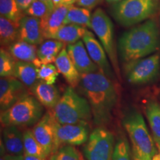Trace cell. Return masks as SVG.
<instances>
[{
    "label": "cell",
    "mask_w": 160,
    "mask_h": 160,
    "mask_svg": "<svg viewBox=\"0 0 160 160\" xmlns=\"http://www.w3.org/2000/svg\"><path fill=\"white\" fill-rule=\"evenodd\" d=\"M78 87L90 104L93 122L99 126L110 122L118 102L114 80L99 71L84 73Z\"/></svg>",
    "instance_id": "cell-1"
},
{
    "label": "cell",
    "mask_w": 160,
    "mask_h": 160,
    "mask_svg": "<svg viewBox=\"0 0 160 160\" xmlns=\"http://www.w3.org/2000/svg\"><path fill=\"white\" fill-rule=\"evenodd\" d=\"M160 47V31L154 19H148L125 32L118 42V52L123 62L142 59Z\"/></svg>",
    "instance_id": "cell-2"
},
{
    "label": "cell",
    "mask_w": 160,
    "mask_h": 160,
    "mask_svg": "<svg viewBox=\"0 0 160 160\" xmlns=\"http://www.w3.org/2000/svg\"><path fill=\"white\" fill-rule=\"evenodd\" d=\"M52 113L61 125L87 123L91 121L93 115L91 106L86 98L78 94L73 88H66Z\"/></svg>",
    "instance_id": "cell-3"
},
{
    "label": "cell",
    "mask_w": 160,
    "mask_h": 160,
    "mask_svg": "<svg viewBox=\"0 0 160 160\" xmlns=\"http://www.w3.org/2000/svg\"><path fill=\"white\" fill-rule=\"evenodd\" d=\"M122 125L131 140L132 152L146 160H152L158 151L142 115L135 110L128 112L122 119Z\"/></svg>",
    "instance_id": "cell-4"
},
{
    "label": "cell",
    "mask_w": 160,
    "mask_h": 160,
    "mask_svg": "<svg viewBox=\"0 0 160 160\" xmlns=\"http://www.w3.org/2000/svg\"><path fill=\"white\" fill-rule=\"evenodd\" d=\"M159 0H122L112 6V14L124 27L138 25L147 21L157 13Z\"/></svg>",
    "instance_id": "cell-5"
},
{
    "label": "cell",
    "mask_w": 160,
    "mask_h": 160,
    "mask_svg": "<svg viewBox=\"0 0 160 160\" xmlns=\"http://www.w3.org/2000/svg\"><path fill=\"white\" fill-rule=\"evenodd\" d=\"M42 115L43 106L33 96L28 95L1 112L0 120L4 126L29 127L35 125Z\"/></svg>",
    "instance_id": "cell-6"
},
{
    "label": "cell",
    "mask_w": 160,
    "mask_h": 160,
    "mask_svg": "<svg viewBox=\"0 0 160 160\" xmlns=\"http://www.w3.org/2000/svg\"><path fill=\"white\" fill-rule=\"evenodd\" d=\"M91 29L99 39L107 53L116 77L121 79V73L114 39L113 25L110 17L102 8L92 13Z\"/></svg>",
    "instance_id": "cell-7"
},
{
    "label": "cell",
    "mask_w": 160,
    "mask_h": 160,
    "mask_svg": "<svg viewBox=\"0 0 160 160\" xmlns=\"http://www.w3.org/2000/svg\"><path fill=\"white\" fill-rule=\"evenodd\" d=\"M125 74L131 85H145L158 77L160 71V56L154 53L125 64Z\"/></svg>",
    "instance_id": "cell-8"
},
{
    "label": "cell",
    "mask_w": 160,
    "mask_h": 160,
    "mask_svg": "<svg viewBox=\"0 0 160 160\" xmlns=\"http://www.w3.org/2000/svg\"><path fill=\"white\" fill-rule=\"evenodd\" d=\"M113 133L103 126H99L90 133L83 148L87 160H112L115 146Z\"/></svg>",
    "instance_id": "cell-9"
},
{
    "label": "cell",
    "mask_w": 160,
    "mask_h": 160,
    "mask_svg": "<svg viewBox=\"0 0 160 160\" xmlns=\"http://www.w3.org/2000/svg\"><path fill=\"white\" fill-rule=\"evenodd\" d=\"M88 125V124L87 123L61 125L57 121L53 153L62 146H79L87 142L90 136L89 128Z\"/></svg>",
    "instance_id": "cell-10"
},
{
    "label": "cell",
    "mask_w": 160,
    "mask_h": 160,
    "mask_svg": "<svg viewBox=\"0 0 160 160\" xmlns=\"http://www.w3.org/2000/svg\"><path fill=\"white\" fill-rule=\"evenodd\" d=\"M30 95L28 87L14 77L0 79V110L5 111Z\"/></svg>",
    "instance_id": "cell-11"
},
{
    "label": "cell",
    "mask_w": 160,
    "mask_h": 160,
    "mask_svg": "<svg viewBox=\"0 0 160 160\" xmlns=\"http://www.w3.org/2000/svg\"><path fill=\"white\" fill-rule=\"evenodd\" d=\"M57 120L53 113L48 112L33 127L32 132L48 157L53 153L55 145V127Z\"/></svg>",
    "instance_id": "cell-12"
},
{
    "label": "cell",
    "mask_w": 160,
    "mask_h": 160,
    "mask_svg": "<svg viewBox=\"0 0 160 160\" xmlns=\"http://www.w3.org/2000/svg\"><path fill=\"white\" fill-rule=\"evenodd\" d=\"M82 41L85 44L90 57L97 65L99 71L106 77L115 81V77H117L112 71V65L110 63L107 53L100 42L98 41L97 38L95 37L94 34L88 30L82 38Z\"/></svg>",
    "instance_id": "cell-13"
},
{
    "label": "cell",
    "mask_w": 160,
    "mask_h": 160,
    "mask_svg": "<svg viewBox=\"0 0 160 160\" xmlns=\"http://www.w3.org/2000/svg\"><path fill=\"white\" fill-rule=\"evenodd\" d=\"M67 51L80 74L99 71L97 65L90 57L83 41L67 45Z\"/></svg>",
    "instance_id": "cell-14"
},
{
    "label": "cell",
    "mask_w": 160,
    "mask_h": 160,
    "mask_svg": "<svg viewBox=\"0 0 160 160\" xmlns=\"http://www.w3.org/2000/svg\"><path fill=\"white\" fill-rule=\"evenodd\" d=\"M71 5L61 4L41 19L42 31L45 39H53L58 31L66 25V17Z\"/></svg>",
    "instance_id": "cell-15"
},
{
    "label": "cell",
    "mask_w": 160,
    "mask_h": 160,
    "mask_svg": "<svg viewBox=\"0 0 160 160\" xmlns=\"http://www.w3.org/2000/svg\"><path fill=\"white\" fill-rule=\"evenodd\" d=\"M19 40L32 45H39L44 42L41 19L24 15L19 25Z\"/></svg>",
    "instance_id": "cell-16"
},
{
    "label": "cell",
    "mask_w": 160,
    "mask_h": 160,
    "mask_svg": "<svg viewBox=\"0 0 160 160\" xmlns=\"http://www.w3.org/2000/svg\"><path fill=\"white\" fill-rule=\"evenodd\" d=\"M23 133L17 126H4L1 142L8 154L14 157L25 155Z\"/></svg>",
    "instance_id": "cell-17"
},
{
    "label": "cell",
    "mask_w": 160,
    "mask_h": 160,
    "mask_svg": "<svg viewBox=\"0 0 160 160\" xmlns=\"http://www.w3.org/2000/svg\"><path fill=\"white\" fill-rule=\"evenodd\" d=\"M55 65L59 73L62 75L68 85L73 88L79 86L81 74L70 58L65 48L62 50L55 61Z\"/></svg>",
    "instance_id": "cell-18"
},
{
    "label": "cell",
    "mask_w": 160,
    "mask_h": 160,
    "mask_svg": "<svg viewBox=\"0 0 160 160\" xmlns=\"http://www.w3.org/2000/svg\"><path fill=\"white\" fill-rule=\"evenodd\" d=\"M30 90L41 105L49 109L54 108L61 98L59 90L54 85H49L40 80Z\"/></svg>",
    "instance_id": "cell-19"
},
{
    "label": "cell",
    "mask_w": 160,
    "mask_h": 160,
    "mask_svg": "<svg viewBox=\"0 0 160 160\" xmlns=\"http://www.w3.org/2000/svg\"><path fill=\"white\" fill-rule=\"evenodd\" d=\"M65 46V44L59 40L46 39L37 48V59L33 64L37 68L44 64H53Z\"/></svg>",
    "instance_id": "cell-20"
},
{
    "label": "cell",
    "mask_w": 160,
    "mask_h": 160,
    "mask_svg": "<svg viewBox=\"0 0 160 160\" xmlns=\"http://www.w3.org/2000/svg\"><path fill=\"white\" fill-rule=\"evenodd\" d=\"M6 50L17 61L34 63L37 59V45L25 42L22 40H17Z\"/></svg>",
    "instance_id": "cell-21"
},
{
    "label": "cell",
    "mask_w": 160,
    "mask_h": 160,
    "mask_svg": "<svg viewBox=\"0 0 160 160\" xmlns=\"http://www.w3.org/2000/svg\"><path fill=\"white\" fill-rule=\"evenodd\" d=\"M13 77L30 89L38 82L37 68L33 63L17 61Z\"/></svg>",
    "instance_id": "cell-22"
},
{
    "label": "cell",
    "mask_w": 160,
    "mask_h": 160,
    "mask_svg": "<svg viewBox=\"0 0 160 160\" xmlns=\"http://www.w3.org/2000/svg\"><path fill=\"white\" fill-rule=\"evenodd\" d=\"M87 31L88 29L82 26L66 24L58 31L53 39L62 42L67 45H71L82 39Z\"/></svg>",
    "instance_id": "cell-23"
},
{
    "label": "cell",
    "mask_w": 160,
    "mask_h": 160,
    "mask_svg": "<svg viewBox=\"0 0 160 160\" xmlns=\"http://www.w3.org/2000/svg\"><path fill=\"white\" fill-rule=\"evenodd\" d=\"M19 25L5 17H0V43L2 48H8L19 40Z\"/></svg>",
    "instance_id": "cell-24"
},
{
    "label": "cell",
    "mask_w": 160,
    "mask_h": 160,
    "mask_svg": "<svg viewBox=\"0 0 160 160\" xmlns=\"http://www.w3.org/2000/svg\"><path fill=\"white\" fill-rule=\"evenodd\" d=\"M91 17L89 9L71 5L66 17V24H73L91 29Z\"/></svg>",
    "instance_id": "cell-25"
},
{
    "label": "cell",
    "mask_w": 160,
    "mask_h": 160,
    "mask_svg": "<svg viewBox=\"0 0 160 160\" xmlns=\"http://www.w3.org/2000/svg\"><path fill=\"white\" fill-rule=\"evenodd\" d=\"M145 114L151 127L153 140L160 141V104L151 100L145 107Z\"/></svg>",
    "instance_id": "cell-26"
},
{
    "label": "cell",
    "mask_w": 160,
    "mask_h": 160,
    "mask_svg": "<svg viewBox=\"0 0 160 160\" xmlns=\"http://www.w3.org/2000/svg\"><path fill=\"white\" fill-rule=\"evenodd\" d=\"M0 13L1 17L11 20L17 25L25 15L20 11L16 0H0Z\"/></svg>",
    "instance_id": "cell-27"
},
{
    "label": "cell",
    "mask_w": 160,
    "mask_h": 160,
    "mask_svg": "<svg viewBox=\"0 0 160 160\" xmlns=\"http://www.w3.org/2000/svg\"><path fill=\"white\" fill-rule=\"evenodd\" d=\"M23 138L25 154L44 158V159H47L48 157L42 147L36 139L32 131L27 130L24 132Z\"/></svg>",
    "instance_id": "cell-28"
},
{
    "label": "cell",
    "mask_w": 160,
    "mask_h": 160,
    "mask_svg": "<svg viewBox=\"0 0 160 160\" xmlns=\"http://www.w3.org/2000/svg\"><path fill=\"white\" fill-rule=\"evenodd\" d=\"M112 160H134L130 144L124 136H119L116 142Z\"/></svg>",
    "instance_id": "cell-29"
},
{
    "label": "cell",
    "mask_w": 160,
    "mask_h": 160,
    "mask_svg": "<svg viewBox=\"0 0 160 160\" xmlns=\"http://www.w3.org/2000/svg\"><path fill=\"white\" fill-rule=\"evenodd\" d=\"M17 60L4 48L0 49V76L1 77H13Z\"/></svg>",
    "instance_id": "cell-30"
},
{
    "label": "cell",
    "mask_w": 160,
    "mask_h": 160,
    "mask_svg": "<svg viewBox=\"0 0 160 160\" xmlns=\"http://www.w3.org/2000/svg\"><path fill=\"white\" fill-rule=\"evenodd\" d=\"M50 160H84L75 146L65 145L59 148L51 156Z\"/></svg>",
    "instance_id": "cell-31"
},
{
    "label": "cell",
    "mask_w": 160,
    "mask_h": 160,
    "mask_svg": "<svg viewBox=\"0 0 160 160\" xmlns=\"http://www.w3.org/2000/svg\"><path fill=\"white\" fill-rule=\"evenodd\" d=\"M59 72L53 64H44L37 68L38 79L44 82L53 85L59 77Z\"/></svg>",
    "instance_id": "cell-32"
},
{
    "label": "cell",
    "mask_w": 160,
    "mask_h": 160,
    "mask_svg": "<svg viewBox=\"0 0 160 160\" xmlns=\"http://www.w3.org/2000/svg\"><path fill=\"white\" fill-rule=\"evenodd\" d=\"M51 12L45 3L40 0H34L30 7L24 12V14L42 19Z\"/></svg>",
    "instance_id": "cell-33"
},
{
    "label": "cell",
    "mask_w": 160,
    "mask_h": 160,
    "mask_svg": "<svg viewBox=\"0 0 160 160\" xmlns=\"http://www.w3.org/2000/svg\"><path fill=\"white\" fill-rule=\"evenodd\" d=\"M102 0H77V5L80 7L85 8L91 10L96 6L101 3Z\"/></svg>",
    "instance_id": "cell-34"
},
{
    "label": "cell",
    "mask_w": 160,
    "mask_h": 160,
    "mask_svg": "<svg viewBox=\"0 0 160 160\" xmlns=\"http://www.w3.org/2000/svg\"><path fill=\"white\" fill-rule=\"evenodd\" d=\"M34 0H16L17 4L20 9V11L25 12L30 7V5L33 3Z\"/></svg>",
    "instance_id": "cell-35"
},
{
    "label": "cell",
    "mask_w": 160,
    "mask_h": 160,
    "mask_svg": "<svg viewBox=\"0 0 160 160\" xmlns=\"http://www.w3.org/2000/svg\"><path fill=\"white\" fill-rule=\"evenodd\" d=\"M24 160H47V159H44V158L33 157V156H29L25 154L23 156Z\"/></svg>",
    "instance_id": "cell-36"
},
{
    "label": "cell",
    "mask_w": 160,
    "mask_h": 160,
    "mask_svg": "<svg viewBox=\"0 0 160 160\" xmlns=\"http://www.w3.org/2000/svg\"><path fill=\"white\" fill-rule=\"evenodd\" d=\"M40 1L43 2L44 3H45L46 5H48V7L49 8L50 11H52L53 9H54V6H53V2H52V0H40Z\"/></svg>",
    "instance_id": "cell-37"
},
{
    "label": "cell",
    "mask_w": 160,
    "mask_h": 160,
    "mask_svg": "<svg viewBox=\"0 0 160 160\" xmlns=\"http://www.w3.org/2000/svg\"><path fill=\"white\" fill-rule=\"evenodd\" d=\"M7 160H24L23 156L22 157H14V156H11L8 154Z\"/></svg>",
    "instance_id": "cell-38"
},
{
    "label": "cell",
    "mask_w": 160,
    "mask_h": 160,
    "mask_svg": "<svg viewBox=\"0 0 160 160\" xmlns=\"http://www.w3.org/2000/svg\"><path fill=\"white\" fill-rule=\"evenodd\" d=\"M77 1V0H61L62 4H64V5H73V4Z\"/></svg>",
    "instance_id": "cell-39"
},
{
    "label": "cell",
    "mask_w": 160,
    "mask_h": 160,
    "mask_svg": "<svg viewBox=\"0 0 160 160\" xmlns=\"http://www.w3.org/2000/svg\"><path fill=\"white\" fill-rule=\"evenodd\" d=\"M52 2H53V6H54V8L57 7V6H59L62 4L61 0H52Z\"/></svg>",
    "instance_id": "cell-40"
},
{
    "label": "cell",
    "mask_w": 160,
    "mask_h": 160,
    "mask_svg": "<svg viewBox=\"0 0 160 160\" xmlns=\"http://www.w3.org/2000/svg\"><path fill=\"white\" fill-rule=\"evenodd\" d=\"M154 142H155L156 147H157V151L160 154V141L159 140H154Z\"/></svg>",
    "instance_id": "cell-41"
},
{
    "label": "cell",
    "mask_w": 160,
    "mask_h": 160,
    "mask_svg": "<svg viewBox=\"0 0 160 160\" xmlns=\"http://www.w3.org/2000/svg\"><path fill=\"white\" fill-rule=\"evenodd\" d=\"M133 159L134 160H146L145 159H143V158H142L140 156L137 154V153H133Z\"/></svg>",
    "instance_id": "cell-42"
},
{
    "label": "cell",
    "mask_w": 160,
    "mask_h": 160,
    "mask_svg": "<svg viewBox=\"0 0 160 160\" xmlns=\"http://www.w3.org/2000/svg\"><path fill=\"white\" fill-rule=\"evenodd\" d=\"M106 1H107L108 3H113V4H114V3L119 2L122 1V0H106Z\"/></svg>",
    "instance_id": "cell-43"
}]
</instances>
